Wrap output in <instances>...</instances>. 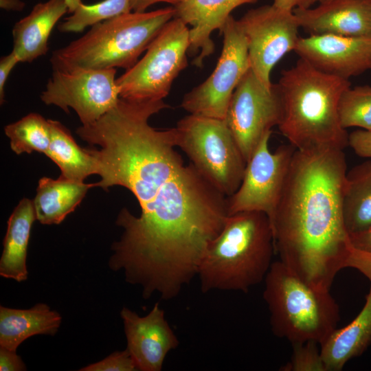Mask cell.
<instances>
[{
    "instance_id": "1",
    "label": "cell",
    "mask_w": 371,
    "mask_h": 371,
    "mask_svg": "<svg viewBox=\"0 0 371 371\" xmlns=\"http://www.w3.org/2000/svg\"><path fill=\"white\" fill-rule=\"evenodd\" d=\"M168 107L163 100L120 98L99 120L76 130L100 147L91 148L100 167L94 187H125L139 204V216L125 207L118 214L115 223L123 233L108 263L123 271L126 282L141 286L144 299L155 293L166 300L177 297L197 276L229 216L227 196L175 150V128L149 124Z\"/></svg>"
},
{
    "instance_id": "2",
    "label": "cell",
    "mask_w": 371,
    "mask_h": 371,
    "mask_svg": "<svg viewBox=\"0 0 371 371\" xmlns=\"http://www.w3.org/2000/svg\"><path fill=\"white\" fill-rule=\"evenodd\" d=\"M343 150L296 149L271 221L280 260L327 290L346 268L350 247L343 217Z\"/></svg>"
},
{
    "instance_id": "3",
    "label": "cell",
    "mask_w": 371,
    "mask_h": 371,
    "mask_svg": "<svg viewBox=\"0 0 371 371\" xmlns=\"http://www.w3.org/2000/svg\"><path fill=\"white\" fill-rule=\"evenodd\" d=\"M281 102L278 127L298 150L348 146V134L340 123L339 102L350 87L349 80L322 72L299 58L284 69L276 84Z\"/></svg>"
},
{
    "instance_id": "4",
    "label": "cell",
    "mask_w": 371,
    "mask_h": 371,
    "mask_svg": "<svg viewBox=\"0 0 371 371\" xmlns=\"http://www.w3.org/2000/svg\"><path fill=\"white\" fill-rule=\"evenodd\" d=\"M274 254L273 229L266 214L247 211L229 215L200 263L201 291L247 293L265 280Z\"/></svg>"
},
{
    "instance_id": "5",
    "label": "cell",
    "mask_w": 371,
    "mask_h": 371,
    "mask_svg": "<svg viewBox=\"0 0 371 371\" xmlns=\"http://www.w3.org/2000/svg\"><path fill=\"white\" fill-rule=\"evenodd\" d=\"M169 6L150 12H130L98 23L82 36L55 50L53 70L131 68L165 25L175 17Z\"/></svg>"
},
{
    "instance_id": "6",
    "label": "cell",
    "mask_w": 371,
    "mask_h": 371,
    "mask_svg": "<svg viewBox=\"0 0 371 371\" xmlns=\"http://www.w3.org/2000/svg\"><path fill=\"white\" fill-rule=\"evenodd\" d=\"M263 298L273 334L291 344H322L337 328L339 307L330 290L306 281L280 260L272 262Z\"/></svg>"
},
{
    "instance_id": "7",
    "label": "cell",
    "mask_w": 371,
    "mask_h": 371,
    "mask_svg": "<svg viewBox=\"0 0 371 371\" xmlns=\"http://www.w3.org/2000/svg\"><path fill=\"white\" fill-rule=\"evenodd\" d=\"M175 131L176 146L201 175L225 196L235 193L247 162L225 120L190 114Z\"/></svg>"
},
{
    "instance_id": "8",
    "label": "cell",
    "mask_w": 371,
    "mask_h": 371,
    "mask_svg": "<svg viewBox=\"0 0 371 371\" xmlns=\"http://www.w3.org/2000/svg\"><path fill=\"white\" fill-rule=\"evenodd\" d=\"M189 46V28L174 17L150 43L144 56L116 79L120 97L163 100L175 79L188 65Z\"/></svg>"
},
{
    "instance_id": "9",
    "label": "cell",
    "mask_w": 371,
    "mask_h": 371,
    "mask_svg": "<svg viewBox=\"0 0 371 371\" xmlns=\"http://www.w3.org/2000/svg\"><path fill=\"white\" fill-rule=\"evenodd\" d=\"M220 32L223 45L214 71L184 95L181 106L190 114L225 120L232 95L250 64L247 39L238 21L230 15Z\"/></svg>"
},
{
    "instance_id": "10",
    "label": "cell",
    "mask_w": 371,
    "mask_h": 371,
    "mask_svg": "<svg viewBox=\"0 0 371 371\" xmlns=\"http://www.w3.org/2000/svg\"><path fill=\"white\" fill-rule=\"evenodd\" d=\"M271 133L263 136L247 162L238 189L227 197L229 215L261 212L267 215L271 223L296 150L288 144L271 152L269 146Z\"/></svg>"
},
{
    "instance_id": "11",
    "label": "cell",
    "mask_w": 371,
    "mask_h": 371,
    "mask_svg": "<svg viewBox=\"0 0 371 371\" xmlns=\"http://www.w3.org/2000/svg\"><path fill=\"white\" fill-rule=\"evenodd\" d=\"M116 69H75L53 70L41 100L47 105H55L66 113L73 109L82 125L99 120L120 99L116 84Z\"/></svg>"
},
{
    "instance_id": "12",
    "label": "cell",
    "mask_w": 371,
    "mask_h": 371,
    "mask_svg": "<svg viewBox=\"0 0 371 371\" xmlns=\"http://www.w3.org/2000/svg\"><path fill=\"white\" fill-rule=\"evenodd\" d=\"M237 21L247 39L250 68L265 87L271 88L272 69L294 51L300 38L297 17L293 11L271 4L249 10Z\"/></svg>"
},
{
    "instance_id": "13",
    "label": "cell",
    "mask_w": 371,
    "mask_h": 371,
    "mask_svg": "<svg viewBox=\"0 0 371 371\" xmlns=\"http://www.w3.org/2000/svg\"><path fill=\"white\" fill-rule=\"evenodd\" d=\"M280 118L281 102L276 84L267 88L249 68L232 95L225 119L246 162Z\"/></svg>"
},
{
    "instance_id": "14",
    "label": "cell",
    "mask_w": 371,
    "mask_h": 371,
    "mask_svg": "<svg viewBox=\"0 0 371 371\" xmlns=\"http://www.w3.org/2000/svg\"><path fill=\"white\" fill-rule=\"evenodd\" d=\"M294 52L318 70L346 80L371 69V37L309 35L299 38Z\"/></svg>"
},
{
    "instance_id": "15",
    "label": "cell",
    "mask_w": 371,
    "mask_h": 371,
    "mask_svg": "<svg viewBox=\"0 0 371 371\" xmlns=\"http://www.w3.org/2000/svg\"><path fill=\"white\" fill-rule=\"evenodd\" d=\"M120 317L127 341L126 349L138 370H161L167 355L179 346V341L159 304L155 303L143 317L124 306Z\"/></svg>"
},
{
    "instance_id": "16",
    "label": "cell",
    "mask_w": 371,
    "mask_h": 371,
    "mask_svg": "<svg viewBox=\"0 0 371 371\" xmlns=\"http://www.w3.org/2000/svg\"><path fill=\"white\" fill-rule=\"evenodd\" d=\"M293 12L309 35L371 37V0H331Z\"/></svg>"
},
{
    "instance_id": "17",
    "label": "cell",
    "mask_w": 371,
    "mask_h": 371,
    "mask_svg": "<svg viewBox=\"0 0 371 371\" xmlns=\"http://www.w3.org/2000/svg\"><path fill=\"white\" fill-rule=\"evenodd\" d=\"M258 0H182L175 5V17L181 19L189 29L190 46L188 54L197 56L193 65L201 67L203 60L214 53L211 34L222 28L233 10Z\"/></svg>"
},
{
    "instance_id": "18",
    "label": "cell",
    "mask_w": 371,
    "mask_h": 371,
    "mask_svg": "<svg viewBox=\"0 0 371 371\" xmlns=\"http://www.w3.org/2000/svg\"><path fill=\"white\" fill-rule=\"evenodd\" d=\"M67 12L65 0H48L35 5L28 15L14 24L12 51L20 63H32L47 53L50 34Z\"/></svg>"
},
{
    "instance_id": "19",
    "label": "cell",
    "mask_w": 371,
    "mask_h": 371,
    "mask_svg": "<svg viewBox=\"0 0 371 371\" xmlns=\"http://www.w3.org/2000/svg\"><path fill=\"white\" fill-rule=\"evenodd\" d=\"M371 345V288L357 316L348 325L336 328L320 344L326 371H340L352 359Z\"/></svg>"
},
{
    "instance_id": "20",
    "label": "cell",
    "mask_w": 371,
    "mask_h": 371,
    "mask_svg": "<svg viewBox=\"0 0 371 371\" xmlns=\"http://www.w3.org/2000/svg\"><path fill=\"white\" fill-rule=\"evenodd\" d=\"M62 317L46 304L28 309L0 306V347L16 351L19 345L34 335H55Z\"/></svg>"
},
{
    "instance_id": "21",
    "label": "cell",
    "mask_w": 371,
    "mask_h": 371,
    "mask_svg": "<svg viewBox=\"0 0 371 371\" xmlns=\"http://www.w3.org/2000/svg\"><path fill=\"white\" fill-rule=\"evenodd\" d=\"M36 220L34 203L21 199L8 221L0 258V276L18 282L27 279L26 259L31 229Z\"/></svg>"
},
{
    "instance_id": "22",
    "label": "cell",
    "mask_w": 371,
    "mask_h": 371,
    "mask_svg": "<svg viewBox=\"0 0 371 371\" xmlns=\"http://www.w3.org/2000/svg\"><path fill=\"white\" fill-rule=\"evenodd\" d=\"M93 183L66 179H40L33 200L36 220L43 225H58L74 212Z\"/></svg>"
},
{
    "instance_id": "23",
    "label": "cell",
    "mask_w": 371,
    "mask_h": 371,
    "mask_svg": "<svg viewBox=\"0 0 371 371\" xmlns=\"http://www.w3.org/2000/svg\"><path fill=\"white\" fill-rule=\"evenodd\" d=\"M50 144L45 154L60 169V177L83 182L89 175H99L100 167L91 148L79 146L68 130L60 122L49 120Z\"/></svg>"
},
{
    "instance_id": "24",
    "label": "cell",
    "mask_w": 371,
    "mask_h": 371,
    "mask_svg": "<svg viewBox=\"0 0 371 371\" xmlns=\"http://www.w3.org/2000/svg\"><path fill=\"white\" fill-rule=\"evenodd\" d=\"M342 204L348 236L371 226V160L357 165L346 172Z\"/></svg>"
},
{
    "instance_id": "25",
    "label": "cell",
    "mask_w": 371,
    "mask_h": 371,
    "mask_svg": "<svg viewBox=\"0 0 371 371\" xmlns=\"http://www.w3.org/2000/svg\"><path fill=\"white\" fill-rule=\"evenodd\" d=\"M11 149L17 155L36 151L46 154L50 144L49 120L36 113H30L4 127Z\"/></svg>"
},
{
    "instance_id": "26",
    "label": "cell",
    "mask_w": 371,
    "mask_h": 371,
    "mask_svg": "<svg viewBox=\"0 0 371 371\" xmlns=\"http://www.w3.org/2000/svg\"><path fill=\"white\" fill-rule=\"evenodd\" d=\"M132 12L130 0H103L92 5L81 3L58 25L61 32H82L88 27L116 16Z\"/></svg>"
},
{
    "instance_id": "27",
    "label": "cell",
    "mask_w": 371,
    "mask_h": 371,
    "mask_svg": "<svg viewBox=\"0 0 371 371\" xmlns=\"http://www.w3.org/2000/svg\"><path fill=\"white\" fill-rule=\"evenodd\" d=\"M339 117L341 126L360 127L371 130V86L346 89L339 102Z\"/></svg>"
},
{
    "instance_id": "28",
    "label": "cell",
    "mask_w": 371,
    "mask_h": 371,
    "mask_svg": "<svg viewBox=\"0 0 371 371\" xmlns=\"http://www.w3.org/2000/svg\"><path fill=\"white\" fill-rule=\"evenodd\" d=\"M293 344L291 359L281 367L282 371H326L320 346L313 341Z\"/></svg>"
},
{
    "instance_id": "29",
    "label": "cell",
    "mask_w": 371,
    "mask_h": 371,
    "mask_svg": "<svg viewBox=\"0 0 371 371\" xmlns=\"http://www.w3.org/2000/svg\"><path fill=\"white\" fill-rule=\"evenodd\" d=\"M80 371H137V367L129 351H115L102 360L89 364Z\"/></svg>"
},
{
    "instance_id": "30",
    "label": "cell",
    "mask_w": 371,
    "mask_h": 371,
    "mask_svg": "<svg viewBox=\"0 0 371 371\" xmlns=\"http://www.w3.org/2000/svg\"><path fill=\"white\" fill-rule=\"evenodd\" d=\"M345 267L358 270L371 282V252L356 249L350 244Z\"/></svg>"
},
{
    "instance_id": "31",
    "label": "cell",
    "mask_w": 371,
    "mask_h": 371,
    "mask_svg": "<svg viewBox=\"0 0 371 371\" xmlns=\"http://www.w3.org/2000/svg\"><path fill=\"white\" fill-rule=\"evenodd\" d=\"M348 146L359 156L371 159V130H357L348 135Z\"/></svg>"
},
{
    "instance_id": "32",
    "label": "cell",
    "mask_w": 371,
    "mask_h": 371,
    "mask_svg": "<svg viewBox=\"0 0 371 371\" xmlns=\"http://www.w3.org/2000/svg\"><path fill=\"white\" fill-rule=\"evenodd\" d=\"M26 366L16 351L0 347L1 371H24Z\"/></svg>"
},
{
    "instance_id": "33",
    "label": "cell",
    "mask_w": 371,
    "mask_h": 371,
    "mask_svg": "<svg viewBox=\"0 0 371 371\" xmlns=\"http://www.w3.org/2000/svg\"><path fill=\"white\" fill-rule=\"evenodd\" d=\"M20 63L16 54L12 51L0 60V102L3 104L5 98V86L10 72Z\"/></svg>"
},
{
    "instance_id": "34",
    "label": "cell",
    "mask_w": 371,
    "mask_h": 371,
    "mask_svg": "<svg viewBox=\"0 0 371 371\" xmlns=\"http://www.w3.org/2000/svg\"><path fill=\"white\" fill-rule=\"evenodd\" d=\"M349 238L355 248L371 252V226L361 232L349 236Z\"/></svg>"
},
{
    "instance_id": "35",
    "label": "cell",
    "mask_w": 371,
    "mask_h": 371,
    "mask_svg": "<svg viewBox=\"0 0 371 371\" xmlns=\"http://www.w3.org/2000/svg\"><path fill=\"white\" fill-rule=\"evenodd\" d=\"M182 0H130L133 12H143L150 6L157 3H168L175 6Z\"/></svg>"
},
{
    "instance_id": "36",
    "label": "cell",
    "mask_w": 371,
    "mask_h": 371,
    "mask_svg": "<svg viewBox=\"0 0 371 371\" xmlns=\"http://www.w3.org/2000/svg\"><path fill=\"white\" fill-rule=\"evenodd\" d=\"M273 5L288 11H293L298 8H310L308 0H273Z\"/></svg>"
},
{
    "instance_id": "37",
    "label": "cell",
    "mask_w": 371,
    "mask_h": 371,
    "mask_svg": "<svg viewBox=\"0 0 371 371\" xmlns=\"http://www.w3.org/2000/svg\"><path fill=\"white\" fill-rule=\"evenodd\" d=\"M24 6L25 3L21 0H0V7L6 10L20 11Z\"/></svg>"
},
{
    "instance_id": "38",
    "label": "cell",
    "mask_w": 371,
    "mask_h": 371,
    "mask_svg": "<svg viewBox=\"0 0 371 371\" xmlns=\"http://www.w3.org/2000/svg\"><path fill=\"white\" fill-rule=\"evenodd\" d=\"M66 3L70 9L75 8L79 3L82 2V0H65Z\"/></svg>"
},
{
    "instance_id": "39",
    "label": "cell",
    "mask_w": 371,
    "mask_h": 371,
    "mask_svg": "<svg viewBox=\"0 0 371 371\" xmlns=\"http://www.w3.org/2000/svg\"><path fill=\"white\" fill-rule=\"evenodd\" d=\"M329 1H331V0H308V3L311 7V5H313L315 2H318L319 3H324Z\"/></svg>"
}]
</instances>
